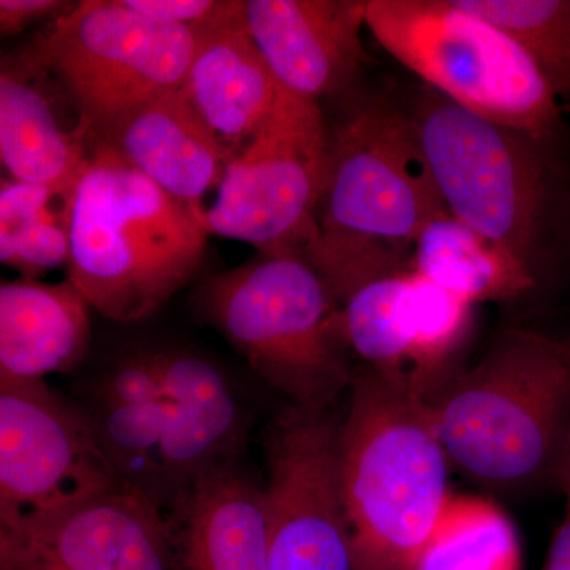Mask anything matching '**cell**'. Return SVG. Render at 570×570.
Listing matches in <instances>:
<instances>
[{"label": "cell", "instance_id": "obj_1", "mask_svg": "<svg viewBox=\"0 0 570 570\" xmlns=\"http://www.w3.org/2000/svg\"><path fill=\"white\" fill-rule=\"evenodd\" d=\"M442 213L406 108L371 100L332 130L318 234L303 257L343 305L362 285L407 269L420 232Z\"/></svg>", "mask_w": 570, "mask_h": 570}, {"label": "cell", "instance_id": "obj_2", "mask_svg": "<svg viewBox=\"0 0 570 570\" xmlns=\"http://www.w3.org/2000/svg\"><path fill=\"white\" fill-rule=\"evenodd\" d=\"M453 468L499 493L557 487L570 448L564 341L505 330L430 403Z\"/></svg>", "mask_w": 570, "mask_h": 570}, {"label": "cell", "instance_id": "obj_3", "mask_svg": "<svg viewBox=\"0 0 570 570\" xmlns=\"http://www.w3.org/2000/svg\"><path fill=\"white\" fill-rule=\"evenodd\" d=\"M202 212L96 142L69 202L67 281L100 316H153L204 264Z\"/></svg>", "mask_w": 570, "mask_h": 570}, {"label": "cell", "instance_id": "obj_4", "mask_svg": "<svg viewBox=\"0 0 570 570\" xmlns=\"http://www.w3.org/2000/svg\"><path fill=\"white\" fill-rule=\"evenodd\" d=\"M430 403L356 367L337 441L355 570H414L452 491Z\"/></svg>", "mask_w": 570, "mask_h": 570}, {"label": "cell", "instance_id": "obj_5", "mask_svg": "<svg viewBox=\"0 0 570 570\" xmlns=\"http://www.w3.org/2000/svg\"><path fill=\"white\" fill-rule=\"evenodd\" d=\"M404 108L448 212L540 277L564 214L557 141L491 122L425 85Z\"/></svg>", "mask_w": 570, "mask_h": 570}, {"label": "cell", "instance_id": "obj_6", "mask_svg": "<svg viewBox=\"0 0 570 570\" xmlns=\"http://www.w3.org/2000/svg\"><path fill=\"white\" fill-rule=\"evenodd\" d=\"M197 311L291 406L326 412L351 390L340 302L302 255L257 254L209 277Z\"/></svg>", "mask_w": 570, "mask_h": 570}, {"label": "cell", "instance_id": "obj_7", "mask_svg": "<svg viewBox=\"0 0 570 570\" xmlns=\"http://www.w3.org/2000/svg\"><path fill=\"white\" fill-rule=\"evenodd\" d=\"M367 31L423 85L474 115L557 141L550 86L508 32L456 0H367Z\"/></svg>", "mask_w": 570, "mask_h": 570}, {"label": "cell", "instance_id": "obj_8", "mask_svg": "<svg viewBox=\"0 0 570 570\" xmlns=\"http://www.w3.org/2000/svg\"><path fill=\"white\" fill-rule=\"evenodd\" d=\"M198 31L138 13L124 0H85L22 58L58 82L86 145L186 80Z\"/></svg>", "mask_w": 570, "mask_h": 570}, {"label": "cell", "instance_id": "obj_9", "mask_svg": "<svg viewBox=\"0 0 570 570\" xmlns=\"http://www.w3.org/2000/svg\"><path fill=\"white\" fill-rule=\"evenodd\" d=\"M332 130L321 105L281 92L264 126L228 160L202 217L209 235L265 255H305L317 238Z\"/></svg>", "mask_w": 570, "mask_h": 570}, {"label": "cell", "instance_id": "obj_10", "mask_svg": "<svg viewBox=\"0 0 570 570\" xmlns=\"http://www.w3.org/2000/svg\"><path fill=\"white\" fill-rule=\"evenodd\" d=\"M119 489L85 409L45 381L0 379V530L47 523Z\"/></svg>", "mask_w": 570, "mask_h": 570}, {"label": "cell", "instance_id": "obj_11", "mask_svg": "<svg viewBox=\"0 0 570 570\" xmlns=\"http://www.w3.org/2000/svg\"><path fill=\"white\" fill-rule=\"evenodd\" d=\"M341 420L288 406L265 434L269 570H355L337 475Z\"/></svg>", "mask_w": 570, "mask_h": 570}, {"label": "cell", "instance_id": "obj_12", "mask_svg": "<svg viewBox=\"0 0 570 570\" xmlns=\"http://www.w3.org/2000/svg\"><path fill=\"white\" fill-rule=\"evenodd\" d=\"M474 307L407 268L356 288L341 317L363 366L431 403L461 371Z\"/></svg>", "mask_w": 570, "mask_h": 570}, {"label": "cell", "instance_id": "obj_13", "mask_svg": "<svg viewBox=\"0 0 570 570\" xmlns=\"http://www.w3.org/2000/svg\"><path fill=\"white\" fill-rule=\"evenodd\" d=\"M367 0H246L247 29L285 91L309 102L354 86Z\"/></svg>", "mask_w": 570, "mask_h": 570}, {"label": "cell", "instance_id": "obj_14", "mask_svg": "<svg viewBox=\"0 0 570 570\" xmlns=\"http://www.w3.org/2000/svg\"><path fill=\"white\" fill-rule=\"evenodd\" d=\"M157 360L165 389L163 463L171 502L206 475L239 464L249 426L220 367L184 351L157 352Z\"/></svg>", "mask_w": 570, "mask_h": 570}, {"label": "cell", "instance_id": "obj_15", "mask_svg": "<svg viewBox=\"0 0 570 570\" xmlns=\"http://www.w3.org/2000/svg\"><path fill=\"white\" fill-rule=\"evenodd\" d=\"M0 539L61 570H175L163 515L129 489Z\"/></svg>", "mask_w": 570, "mask_h": 570}, {"label": "cell", "instance_id": "obj_16", "mask_svg": "<svg viewBox=\"0 0 570 570\" xmlns=\"http://www.w3.org/2000/svg\"><path fill=\"white\" fill-rule=\"evenodd\" d=\"M160 515L175 570H269L264 487L238 464L198 480Z\"/></svg>", "mask_w": 570, "mask_h": 570}, {"label": "cell", "instance_id": "obj_17", "mask_svg": "<svg viewBox=\"0 0 570 570\" xmlns=\"http://www.w3.org/2000/svg\"><path fill=\"white\" fill-rule=\"evenodd\" d=\"M96 142L108 146L165 193L197 212L204 209L205 195L214 187L219 189L234 156L183 86L127 112L92 145Z\"/></svg>", "mask_w": 570, "mask_h": 570}, {"label": "cell", "instance_id": "obj_18", "mask_svg": "<svg viewBox=\"0 0 570 570\" xmlns=\"http://www.w3.org/2000/svg\"><path fill=\"white\" fill-rule=\"evenodd\" d=\"M82 409L122 485L163 513L170 493L163 463L165 389L157 352L116 363Z\"/></svg>", "mask_w": 570, "mask_h": 570}, {"label": "cell", "instance_id": "obj_19", "mask_svg": "<svg viewBox=\"0 0 570 570\" xmlns=\"http://www.w3.org/2000/svg\"><path fill=\"white\" fill-rule=\"evenodd\" d=\"M198 36L183 88L214 134L235 154L275 110L283 86L250 36L245 11L202 29Z\"/></svg>", "mask_w": 570, "mask_h": 570}, {"label": "cell", "instance_id": "obj_20", "mask_svg": "<svg viewBox=\"0 0 570 570\" xmlns=\"http://www.w3.org/2000/svg\"><path fill=\"white\" fill-rule=\"evenodd\" d=\"M91 309L69 281L0 285V379L45 381L73 370L91 341Z\"/></svg>", "mask_w": 570, "mask_h": 570}, {"label": "cell", "instance_id": "obj_21", "mask_svg": "<svg viewBox=\"0 0 570 570\" xmlns=\"http://www.w3.org/2000/svg\"><path fill=\"white\" fill-rule=\"evenodd\" d=\"M47 73L24 58L2 61L0 157L11 179L39 184L70 200L89 159L77 130L63 127Z\"/></svg>", "mask_w": 570, "mask_h": 570}, {"label": "cell", "instance_id": "obj_22", "mask_svg": "<svg viewBox=\"0 0 570 570\" xmlns=\"http://www.w3.org/2000/svg\"><path fill=\"white\" fill-rule=\"evenodd\" d=\"M409 268L472 306L515 302L540 283L519 255L450 213L420 232Z\"/></svg>", "mask_w": 570, "mask_h": 570}, {"label": "cell", "instance_id": "obj_23", "mask_svg": "<svg viewBox=\"0 0 570 570\" xmlns=\"http://www.w3.org/2000/svg\"><path fill=\"white\" fill-rule=\"evenodd\" d=\"M508 513L487 498L450 494L414 570H521Z\"/></svg>", "mask_w": 570, "mask_h": 570}, {"label": "cell", "instance_id": "obj_24", "mask_svg": "<svg viewBox=\"0 0 570 570\" xmlns=\"http://www.w3.org/2000/svg\"><path fill=\"white\" fill-rule=\"evenodd\" d=\"M509 33L570 108V0H456Z\"/></svg>", "mask_w": 570, "mask_h": 570}, {"label": "cell", "instance_id": "obj_25", "mask_svg": "<svg viewBox=\"0 0 570 570\" xmlns=\"http://www.w3.org/2000/svg\"><path fill=\"white\" fill-rule=\"evenodd\" d=\"M70 257L69 208L50 212L0 230V261L37 279Z\"/></svg>", "mask_w": 570, "mask_h": 570}, {"label": "cell", "instance_id": "obj_26", "mask_svg": "<svg viewBox=\"0 0 570 570\" xmlns=\"http://www.w3.org/2000/svg\"><path fill=\"white\" fill-rule=\"evenodd\" d=\"M129 9L175 24L202 31L238 17L246 0H124Z\"/></svg>", "mask_w": 570, "mask_h": 570}, {"label": "cell", "instance_id": "obj_27", "mask_svg": "<svg viewBox=\"0 0 570 570\" xmlns=\"http://www.w3.org/2000/svg\"><path fill=\"white\" fill-rule=\"evenodd\" d=\"M73 7L61 0H0V32L2 37L18 36L37 22L58 20Z\"/></svg>", "mask_w": 570, "mask_h": 570}, {"label": "cell", "instance_id": "obj_28", "mask_svg": "<svg viewBox=\"0 0 570 570\" xmlns=\"http://www.w3.org/2000/svg\"><path fill=\"white\" fill-rule=\"evenodd\" d=\"M543 570H570V494H566V512L551 539Z\"/></svg>", "mask_w": 570, "mask_h": 570}, {"label": "cell", "instance_id": "obj_29", "mask_svg": "<svg viewBox=\"0 0 570 570\" xmlns=\"http://www.w3.org/2000/svg\"><path fill=\"white\" fill-rule=\"evenodd\" d=\"M0 570H61L9 540L0 539Z\"/></svg>", "mask_w": 570, "mask_h": 570}, {"label": "cell", "instance_id": "obj_30", "mask_svg": "<svg viewBox=\"0 0 570 570\" xmlns=\"http://www.w3.org/2000/svg\"><path fill=\"white\" fill-rule=\"evenodd\" d=\"M562 341H564L566 352H568L570 362V336L566 337V340ZM558 489H560L564 494H570V448L568 459H566L564 468H562L560 483H558Z\"/></svg>", "mask_w": 570, "mask_h": 570}]
</instances>
